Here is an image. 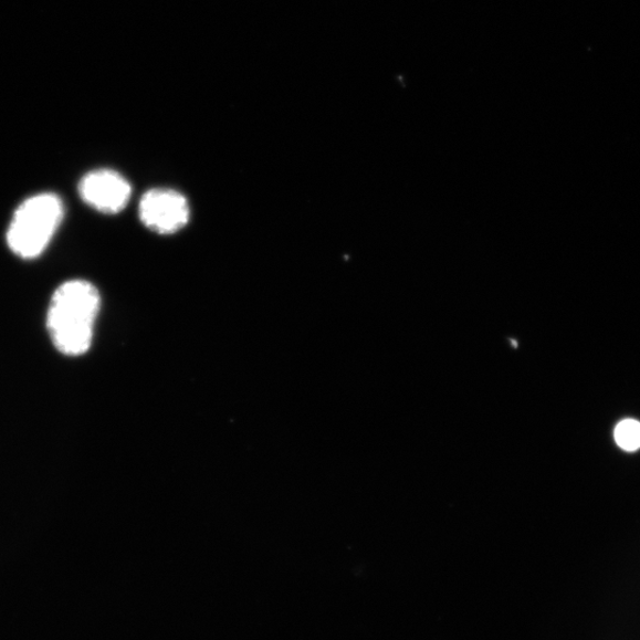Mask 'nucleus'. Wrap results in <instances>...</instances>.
<instances>
[{"mask_svg":"<svg viewBox=\"0 0 640 640\" xmlns=\"http://www.w3.org/2000/svg\"><path fill=\"white\" fill-rule=\"evenodd\" d=\"M139 217L150 231L174 234L188 224L190 207L186 197L178 191L153 189L143 196Z\"/></svg>","mask_w":640,"mask_h":640,"instance_id":"7ed1b4c3","label":"nucleus"},{"mask_svg":"<svg viewBox=\"0 0 640 640\" xmlns=\"http://www.w3.org/2000/svg\"><path fill=\"white\" fill-rule=\"evenodd\" d=\"M101 294L85 281H72L54 293L48 312V331L64 355L78 356L92 346Z\"/></svg>","mask_w":640,"mask_h":640,"instance_id":"f257e3e1","label":"nucleus"},{"mask_svg":"<svg viewBox=\"0 0 640 640\" xmlns=\"http://www.w3.org/2000/svg\"><path fill=\"white\" fill-rule=\"evenodd\" d=\"M64 216L63 203L54 193H41L24 201L8 231L10 250L23 259H34L52 241Z\"/></svg>","mask_w":640,"mask_h":640,"instance_id":"f03ea898","label":"nucleus"},{"mask_svg":"<svg viewBox=\"0 0 640 640\" xmlns=\"http://www.w3.org/2000/svg\"><path fill=\"white\" fill-rule=\"evenodd\" d=\"M615 438L622 450L640 449V422L631 419L621 421L616 427Z\"/></svg>","mask_w":640,"mask_h":640,"instance_id":"39448f33","label":"nucleus"},{"mask_svg":"<svg viewBox=\"0 0 640 640\" xmlns=\"http://www.w3.org/2000/svg\"><path fill=\"white\" fill-rule=\"evenodd\" d=\"M81 199L97 211L117 213L130 199V185L120 174L102 169L87 174L78 185Z\"/></svg>","mask_w":640,"mask_h":640,"instance_id":"20e7f679","label":"nucleus"}]
</instances>
